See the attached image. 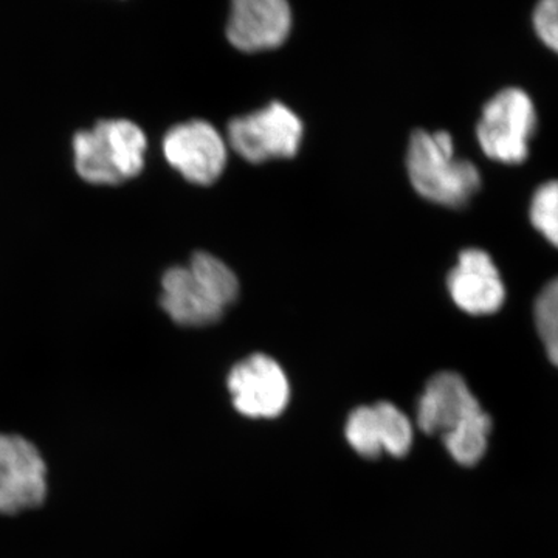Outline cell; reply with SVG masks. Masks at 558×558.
I'll return each mask as SVG.
<instances>
[{
	"label": "cell",
	"mask_w": 558,
	"mask_h": 558,
	"mask_svg": "<svg viewBox=\"0 0 558 558\" xmlns=\"http://www.w3.org/2000/svg\"><path fill=\"white\" fill-rule=\"evenodd\" d=\"M238 293L236 274L211 253L196 252L189 267L165 271L160 303L172 322L201 328L219 322Z\"/></svg>",
	"instance_id": "6da1fadb"
},
{
	"label": "cell",
	"mask_w": 558,
	"mask_h": 558,
	"mask_svg": "<svg viewBox=\"0 0 558 558\" xmlns=\"http://www.w3.org/2000/svg\"><path fill=\"white\" fill-rule=\"evenodd\" d=\"M407 168L414 190L444 207H464L483 185L480 170L472 161L454 159L453 138L446 131H414Z\"/></svg>",
	"instance_id": "7a4b0ae2"
},
{
	"label": "cell",
	"mask_w": 558,
	"mask_h": 558,
	"mask_svg": "<svg viewBox=\"0 0 558 558\" xmlns=\"http://www.w3.org/2000/svg\"><path fill=\"white\" fill-rule=\"evenodd\" d=\"M146 135L130 120H101L73 137L75 167L92 183H120L145 167Z\"/></svg>",
	"instance_id": "3957f363"
},
{
	"label": "cell",
	"mask_w": 558,
	"mask_h": 558,
	"mask_svg": "<svg viewBox=\"0 0 558 558\" xmlns=\"http://www.w3.org/2000/svg\"><path fill=\"white\" fill-rule=\"evenodd\" d=\"M537 130L534 102L523 89L506 87L486 102L476 126L481 149L501 163H523Z\"/></svg>",
	"instance_id": "277c9868"
},
{
	"label": "cell",
	"mask_w": 558,
	"mask_h": 558,
	"mask_svg": "<svg viewBox=\"0 0 558 558\" xmlns=\"http://www.w3.org/2000/svg\"><path fill=\"white\" fill-rule=\"evenodd\" d=\"M303 132L300 117L282 102L274 101L248 116L231 120L229 142L242 159L263 163L295 156Z\"/></svg>",
	"instance_id": "5b68a950"
},
{
	"label": "cell",
	"mask_w": 558,
	"mask_h": 558,
	"mask_svg": "<svg viewBox=\"0 0 558 558\" xmlns=\"http://www.w3.org/2000/svg\"><path fill=\"white\" fill-rule=\"evenodd\" d=\"M49 495L46 459L31 439L0 433V515L36 509Z\"/></svg>",
	"instance_id": "8992f818"
},
{
	"label": "cell",
	"mask_w": 558,
	"mask_h": 558,
	"mask_svg": "<svg viewBox=\"0 0 558 558\" xmlns=\"http://www.w3.org/2000/svg\"><path fill=\"white\" fill-rule=\"evenodd\" d=\"M229 391L234 409L252 418H274L284 413L290 399V385L277 360L253 354L230 371Z\"/></svg>",
	"instance_id": "52a82bcc"
},
{
	"label": "cell",
	"mask_w": 558,
	"mask_h": 558,
	"mask_svg": "<svg viewBox=\"0 0 558 558\" xmlns=\"http://www.w3.org/2000/svg\"><path fill=\"white\" fill-rule=\"evenodd\" d=\"M163 153L171 167L196 185H211L226 170V142L208 121L172 126L163 138Z\"/></svg>",
	"instance_id": "ba28073f"
},
{
	"label": "cell",
	"mask_w": 558,
	"mask_h": 558,
	"mask_svg": "<svg viewBox=\"0 0 558 558\" xmlns=\"http://www.w3.org/2000/svg\"><path fill=\"white\" fill-rule=\"evenodd\" d=\"M344 435L355 453L366 459H377L384 451L403 458L409 454L414 438L409 416L391 402H377L352 411Z\"/></svg>",
	"instance_id": "9c48e42d"
},
{
	"label": "cell",
	"mask_w": 558,
	"mask_h": 558,
	"mask_svg": "<svg viewBox=\"0 0 558 558\" xmlns=\"http://www.w3.org/2000/svg\"><path fill=\"white\" fill-rule=\"evenodd\" d=\"M464 377L453 371L435 374L425 385L416 410L417 427L440 439L483 411Z\"/></svg>",
	"instance_id": "30bf717a"
},
{
	"label": "cell",
	"mask_w": 558,
	"mask_h": 558,
	"mask_svg": "<svg viewBox=\"0 0 558 558\" xmlns=\"http://www.w3.org/2000/svg\"><path fill=\"white\" fill-rule=\"evenodd\" d=\"M292 28V10L286 0H234L227 22V38L238 50L277 49Z\"/></svg>",
	"instance_id": "8fae6325"
},
{
	"label": "cell",
	"mask_w": 558,
	"mask_h": 558,
	"mask_svg": "<svg viewBox=\"0 0 558 558\" xmlns=\"http://www.w3.org/2000/svg\"><path fill=\"white\" fill-rule=\"evenodd\" d=\"M447 288L459 310L470 315H490L501 310L506 288L494 259L480 248L462 250L450 270Z\"/></svg>",
	"instance_id": "7c38bea8"
},
{
	"label": "cell",
	"mask_w": 558,
	"mask_h": 558,
	"mask_svg": "<svg viewBox=\"0 0 558 558\" xmlns=\"http://www.w3.org/2000/svg\"><path fill=\"white\" fill-rule=\"evenodd\" d=\"M494 422L486 411H481L465 424L444 436L442 442L447 451L458 464L473 468L486 454Z\"/></svg>",
	"instance_id": "4fadbf2b"
},
{
	"label": "cell",
	"mask_w": 558,
	"mask_h": 558,
	"mask_svg": "<svg viewBox=\"0 0 558 558\" xmlns=\"http://www.w3.org/2000/svg\"><path fill=\"white\" fill-rule=\"evenodd\" d=\"M534 318L546 354L558 368V277L539 292L535 301Z\"/></svg>",
	"instance_id": "5bb4252c"
},
{
	"label": "cell",
	"mask_w": 558,
	"mask_h": 558,
	"mask_svg": "<svg viewBox=\"0 0 558 558\" xmlns=\"http://www.w3.org/2000/svg\"><path fill=\"white\" fill-rule=\"evenodd\" d=\"M532 226L558 248V180L543 183L532 196Z\"/></svg>",
	"instance_id": "9a60e30c"
},
{
	"label": "cell",
	"mask_w": 558,
	"mask_h": 558,
	"mask_svg": "<svg viewBox=\"0 0 558 558\" xmlns=\"http://www.w3.org/2000/svg\"><path fill=\"white\" fill-rule=\"evenodd\" d=\"M532 17L538 38L558 53V0H543Z\"/></svg>",
	"instance_id": "2e32d148"
}]
</instances>
